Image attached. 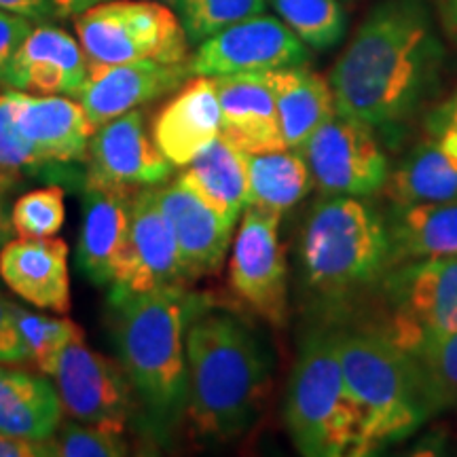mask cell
I'll return each mask as SVG.
<instances>
[{"mask_svg": "<svg viewBox=\"0 0 457 457\" xmlns=\"http://www.w3.org/2000/svg\"><path fill=\"white\" fill-rule=\"evenodd\" d=\"M171 165L148 136L138 108L100 125L85 157V188L136 193L159 187L171 176Z\"/></svg>", "mask_w": 457, "mask_h": 457, "instance_id": "13", "label": "cell"}, {"mask_svg": "<svg viewBox=\"0 0 457 457\" xmlns=\"http://www.w3.org/2000/svg\"><path fill=\"white\" fill-rule=\"evenodd\" d=\"M426 136L436 142L445 153L457 159V91L447 96L426 114Z\"/></svg>", "mask_w": 457, "mask_h": 457, "instance_id": "36", "label": "cell"}, {"mask_svg": "<svg viewBox=\"0 0 457 457\" xmlns=\"http://www.w3.org/2000/svg\"><path fill=\"white\" fill-rule=\"evenodd\" d=\"M343 379L358 415L353 457L373 455L415 434L432 417L413 360L367 327L335 324Z\"/></svg>", "mask_w": 457, "mask_h": 457, "instance_id": "5", "label": "cell"}, {"mask_svg": "<svg viewBox=\"0 0 457 457\" xmlns=\"http://www.w3.org/2000/svg\"><path fill=\"white\" fill-rule=\"evenodd\" d=\"M0 9L26 17L30 21H45L54 15L51 0H0Z\"/></svg>", "mask_w": 457, "mask_h": 457, "instance_id": "40", "label": "cell"}, {"mask_svg": "<svg viewBox=\"0 0 457 457\" xmlns=\"http://www.w3.org/2000/svg\"><path fill=\"white\" fill-rule=\"evenodd\" d=\"M188 407L199 436L228 443L261 420L273 379V352L248 320L205 310L187 330Z\"/></svg>", "mask_w": 457, "mask_h": 457, "instance_id": "2", "label": "cell"}, {"mask_svg": "<svg viewBox=\"0 0 457 457\" xmlns=\"http://www.w3.org/2000/svg\"><path fill=\"white\" fill-rule=\"evenodd\" d=\"M284 424L301 455L356 453L358 415L343 379L335 327L312 328L303 337L286 387Z\"/></svg>", "mask_w": 457, "mask_h": 457, "instance_id": "6", "label": "cell"}, {"mask_svg": "<svg viewBox=\"0 0 457 457\" xmlns=\"http://www.w3.org/2000/svg\"><path fill=\"white\" fill-rule=\"evenodd\" d=\"M0 279L38 310L71 313L68 244L60 237H13L0 253Z\"/></svg>", "mask_w": 457, "mask_h": 457, "instance_id": "17", "label": "cell"}, {"mask_svg": "<svg viewBox=\"0 0 457 457\" xmlns=\"http://www.w3.org/2000/svg\"><path fill=\"white\" fill-rule=\"evenodd\" d=\"M214 85L220 102V138L244 153L288 148L265 72L214 77Z\"/></svg>", "mask_w": 457, "mask_h": 457, "instance_id": "19", "label": "cell"}, {"mask_svg": "<svg viewBox=\"0 0 457 457\" xmlns=\"http://www.w3.org/2000/svg\"><path fill=\"white\" fill-rule=\"evenodd\" d=\"M276 96L279 129L288 148H301L318 128L337 114L328 79L305 66L265 72Z\"/></svg>", "mask_w": 457, "mask_h": 457, "instance_id": "25", "label": "cell"}, {"mask_svg": "<svg viewBox=\"0 0 457 457\" xmlns=\"http://www.w3.org/2000/svg\"><path fill=\"white\" fill-rule=\"evenodd\" d=\"M299 151L322 195L370 197L384 191L390 163L384 142L356 119L337 112Z\"/></svg>", "mask_w": 457, "mask_h": 457, "instance_id": "9", "label": "cell"}, {"mask_svg": "<svg viewBox=\"0 0 457 457\" xmlns=\"http://www.w3.org/2000/svg\"><path fill=\"white\" fill-rule=\"evenodd\" d=\"M375 330L404 353L457 330V256L392 265L370 293Z\"/></svg>", "mask_w": 457, "mask_h": 457, "instance_id": "7", "label": "cell"}, {"mask_svg": "<svg viewBox=\"0 0 457 457\" xmlns=\"http://www.w3.org/2000/svg\"><path fill=\"white\" fill-rule=\"evenodd\" d=\"M51 455L49 441H28L0 432V457H43Z\"/></svg>", "mask_w": 457, "mask_h": 457, "instance_id": "39", "label": "cell"}, {"mask_svg": "<svg viewBox=\"0 0 457 457\" xmlns=\"http://www.w3.org/2000/svg\"><path fill=\"white\" fill-rule=\"evenodd\" d=\"M176 180L195 193L205 205L219 212L233 225L242 219L250 204L248 193V165L245 153L225 138H216L199 155L180 168Z\"/></svg>", "mask_w": 457, "mask_h": 457, "instance_id": "24", "label": "cell"}, {"mask_svg": "<svg viewBox=\"0 0 457 457\" xmlns=\"http://www.w3.org/2000/svg\"><path fill=\"white\" fill-rule=\"evenodd\" d=\"M386 187L394 205L457 199V159L426 136L387 176Z\"/></svg>", "mask_w": 457, "mask_h": 457, "instance_id": "28", "label": "cell"}, {"mask_svg": "<svg viewBox=\"0 0 457 457\" xmlns=\"http://www.w3.org/2000/svg\"><path fill=\"white\" fill-rule=\"evenodd\" d=\"M51 457H123L129 453L123 434L102 430V428L62 420L60 428L49 438Z\"/></svg>", "mask_w": 457, "mask_h": 457, "instance_id": "35", "label": "cell"}, {"mask_svg": "<svg viewBox=\"0 0 457 457\" xmlns=\"http://www.w3.org/2000/svg\"><path fill=\"white\" fill-rule=\"evenodd\" d=\"M11 187H15V182L11 180V179H7V176L4 174H0V195H7V191Z\"/></svg>", "mask_w": 457, "mask_h": 457, "instance_id": "44", "label": "cell"}, {"mask_svg": "<svg viewBox=\"0 0 457 457\" xmlns=\"http://www.w3.org/2000/svg\"><path fill=\"white\" fill-rule=\"evenodd\" d=\"M276 15L313 51H330L347 32L341 0H267Z\"/></svg>", "mask_w": 457, "mask_h": 457, "instance_id": "29", "label": "cell"}, {"mask_svg": "<svg viewBox=\"0 0 457 457\" xmlns=\"http://www.w3.org/2000/svg\"><path fill=\"white\" fill-rule=\"evenodd\" d=\"M89 64L188 62V38L179 15L153 0H106L74 17Z\"/></svg>", "mask_w": 457, "mask_h": 457, "instance_id": "8", "label": "cell"}, {"mask_svg": "<svg viewBox=\"0 0 457 457\" xmlns=\"http://www.w3.org/2000/svg\"><path fill=\"white\" fill-rule=\"evenodd\" d=\"M162 3H170V4H176V0H162Z\"/></svg>", "mask_w": 457, "mask_h": 457, "instance_id": "45", "label": "cell"}, {"mask_svg": "<svg viewBox=\"0 0 457 457\" xmlns=\"http://www.w3.org/2000/svg\"><path fill=\"white\" fill-rule=\"evenodd\" d=\"M64 188L57 185L28 191L11 205L15 237H54L64 228Z\"/></svg>", "mask_w": 457, "mask_h": 457, "instance_id": "33", "label": "cell"}, {"mask_svg": "<svg viewBox=\"0 0 457 457\" xmlns=\"http://www.w3.org/2000/svg\"><path fill=\"white\" fill-rule=\"evenodd\" d=\"M32 24L34 21L26 17L0 9V87H4V74H7L15 54L30 37Z\"/></svg>", "mask_w": 457, "mask_h": 457, "instance_id": "37", "label": "cell"}, {"mask_svg": "<svg viewBox=\"0 0 457 457\" xmlns=\"http://www.w3.org/2000/svg\"><path fill=\"white\" fill-rule=\"evenodd\" d=\"M438 26L428 0H379L328 74L337 112L396 146L441 85L447 49Z\"/></svg>", "mask_w": 457, "mask_h": 457, "instance_id": "1", "label": "cell"}, {"mask_svg": "<svg viewBox=\"0 0 457 457\" xmlns=\"http://www.w3.org/2000/svg\"><path fill=\"white\" fill-rule=\"evenodd\" d=\"M106 3V0H51L54 4V15L57 17H77L96 4Z\"/></svg>", "mask_w": 457, "mask_h": 457, "instance_id": "42", "label": "cell"}, {"mask_svg": "<svg viewBox=\"0 0 457 457\" xmlns=\"http://www.w3.org/2000/svg\"><path fill=\"white\" fill-rule=\"evenodd\" d=\"M279 225V214L248 205L228 259L233 295L271 327H284L288 318V273Z\"/></svg>", "mask_w": 457, "mask_h": 457, "instance_id": "10", "label": "cell"}, {"mask_svg": "<svg viewBox=\"0 0 457 457\" xmlns=\"http://www.w3.org/2000/svg\"><path fill=\"white\" fill-rule=\"evenodd\" d=\"M436 11L443 34L457 47V0H436Z\"/></svg>", "mask_w": 457, "mask_h": 457, "instance_id": "41", "label": "cell"}, {"mask_svg": "<svg viewBox=\"0 0 457 457\" xmlns=\"http://www.w3.org/2000/svg\"><path fill=\"white\" fill-rule=\"evenodd\" d=\"M47 168H51V163L17 128L13 96H11V89H4L0 94V174L17 185V180L24 174H37Z\"/></svg>", "mask_w": 457, "mask_h": 457, "instance_id": "34", "label": "cell"}, {"mask_svg": "<svg viewBox=\"0 0 457 457\" xmlns=\"http://www.w3.org/2000/svg\"><path fill=\"white\" fill-rule=\"evenodd\" d=\"M11 96L17 128L51 165L85 163L96 129L81 102L17 89H11Z\"/></svg>", "mask_w": 457, "mask_h": 457, "instance_id": "20", "label": "cell"}, {"mask_svg": "<svg viewBox=\"0 0 457 457\" xmlns=\"http://www.w3.org/2000/svg\"><path fill=\"white\" fill-rule=\"evenodd\" d=\"M219 136L220 102L210 77L187 81L153 121V140L174 168H185Z\"/></svg>", "mask_w": 457, "mask_h": 457, "instance_id": "21", "label": "cell"}, {"mask_svg": "<svg viewBox=\"0 0 457 457\" xmlns=\"http://www.w3.org/2000/svg\"><path fill=\"white\" fill-rule=\"evenodd\" d=\"M188 64L128 62V64H89V77L79 102L94 129L148 102L179 91L187 83Z\"/></svg>", "mask_w": 457, "mask_h": 457, "instance_id": "15", "label": "cell"}, {"mask_svg": "<svg viewBox=\"0 0 457 457\" xmlns=\"http://www.w3.org/2000/svg\"><path fill=\"white\" fill-rule=\"evenodd\" d=\"M248 193L254 208L284 216L312 193L310 165L299 148L245 153Z\"/></svg>", "mask_w": 457, "mask_h": 457, "instance_id": "27", "label": "cell"}, {"mask_svg": "<svg viewBox=\"0 0 457 457\" xmlns=\"http://www.w3.org/2000/svg\"><path fill=\"white\" fill-rule=\"evenodd\" d=\"M312 51L278 15H253L222 28L188 57L193 77L270 72L310 64Z\"/></svg>", "mask_w": 457, "mask_h": 457, "instance_id": "11", "label": "cell"}, {"mask_svg": "<svg viewBox=\"0 0 457 457\" xmlns=\"http://www.w3.org/2000/svg\"><path fill=\"white\" fill-rule=\"evenodd\" d=\"M386 219L394 265L415 259L457 256V199L392 205Z\"/></svg>", "mask_w": 457, "mask_h": 457, "instance_id": "26", "label": "cell"}, {"mask_svg": "<svg viewBox=\"0 0 457 457\" xmlns=\"http://www.w3.org/2000/svg\"><path fill=\"white\" fill-rule=\"evenodd\" d=\"M131 195L134 193L85 188L77 262L96 286L114 284L128 244Z\"/></svg>", "mask_w": 457, "mask_h": 457, "instance_id": "22", "label": "cell"}, {"mask_svg": "<svg viewBox=\"0 0 457 457\" xmlns=\"http://www.w3.org/2000/svg\"><path fill=\"white\" fill-rule=\"evenodd\" d=\"M15 237L13 225H11V216L7 212V202H4V195H0V253L7 245L11 239Z\"/></svg>", "mask_w": 457, "mask_h": 457, "instance_id": "43", "label": "cell"}, {"mask_svg": "<svg viewBox=\"0 0 457 457\" xmlns=\"http://www.w3.org/2000/svg\"><path fill=\"white\" fill-rule=\"evenodd\" d=\"M205 307L204 296L188 293L187 286L151 293L112 286L111 330L119 362L163 441L187 415V330Z\"/></svg>", "mask_w": 457, "mask_h": 457, "instance_id": "3", "label": "cell"}, {"mask_svg": "<svg viewBox=\"0 0 457 457\" xmlns=\"http://www.w3.org/2000/svg\"><path fill=\"white\" fill-rule=\"evenodd\" d=\"M64 420L60 394L47 375L0 362V432L49 441Z\"/></svg>", "mask_w": 457, "mask_h": 457, "instance_id": "23", "label": "cell"}, {"mask_svg": "<svg viewBox=\"0 0 457 457\" xmlns=\"http://www.w3.org/2000/svg\"><path fill=\"white\" fill-rule=\"evenodd\" d=\"M157 199L174 233L182 265L193 282L219 271L231 245L236 225L214 212L179 180L159 185Z\"/></svg>", "mask_w": 457, "mask_h": 457, "instance_id": "18", "label": "cell"}, {"mask_svg": "<svg viewBox=\"0 0 457 457\" xmlns=\"http://www.w3.org/2000/svg\"><path fill=\"white\" fill-rule=\"evenodd\" d=\"M89 77V62L77 38L62 28L37 26L4 74V89L34 96L79 98Z\"/></svg>", "mask_w": 457, "mask_h": 457, "instance_id": "16", "label": "cell"}, {"mask_svg": "<svg viewBox=\"0 0 457 457\" xmlns=\"http://www.w3.org/2000/svg\"><path fill=\"white\" fill-rule=\"evenodd\" d=\"M296 262L318 305L339 316L394 265L387 219L364 197H318L303 220Z\"/></svg>", "mask_w": 457, "mask_h": 457, "instance_id": "4", "label": "cell"}, {"mask_svg": "<svg viewBox=\"0 0 457 457\" xmlns=\"http://www.w3.org/2000/svg\"><path fill=\"white\" fill-rule=\"evenodd\" d=\"M15 303L0 293V362L20 364L28 360V350L24 337L17 327Z\"/></svg>", "mask_w": 457, "mask_h": 457, "instance_id": "38", "label": "cell"}, {"mask_svg": "<svg viewBox=\"0 0 457 457\" xmlns=\"http://www.w3.org/2000/svg\"><path fill=\"white\" fill-rule=\"evenodd\" d=\"M49 377L71 420L108 432H125L136 404V392L121 362H114L85 345V341H79L60 353Z\"/></svg>", "mask_w": 457, "mask_h": 457, "instance_id": "12", "label": "cell"}, {"mask_svg": "<svg viewBox=\"0 0 457 457\" xmlns=\"http://www.w3.org/2000/svg\"><path fill=\"white\" fill-rule=\"evenodd\" d=\"M193 284L179 254L174 233L162 212L157 187H146L131 195L129 231L125 253L112 286L131 293Z\"/></svg>", "mask_w": 457, "mask_h": 457, "instance_id": "14", "label": "cell"}, {"mask_svg": "<svg viewBox=\"0 0 457 457\" xmlns=\"http://www.w3.org/2000/svg\"><path fill=\"white\" fill-rule=\"evenodd\" d=\"M413 360L432 417L457 407V330L407 353Z\"/></svg>", "mask_w": 457, "mask_h": 457, "instance_id": "30", "label": "cell"}, {"mask_svg": "<svg viewBox=\"0 0 457 457\" xmlns=\"http://www.w3.org/2000/svg\"><path fill=\"white\" fill-rule=\"evenodd\" d=\"M17 327L24 337L28 360L41 370L43 375H51L60 353L72 343L85 341L83 328L68 316H45V313H34L26 307H13Z\"/></svg>", "mask_w": 457, "mask_h": 457, "instance_id": "31", "label": "cell"}, {"mask_svg": "<svg viewBox=\"0 0 457 457\" xmlns=\"http://www.w3.org/2000/svg\"><path fill=\"white\" fill-rule=\"evenodd\" d=\"M188 45H199L222 28L265 13L267 0H176Z\"/></svg>", "mask_w": 457, "mask_h": 457, "instance_id": "32", "label": "cell"}]
</instances>
